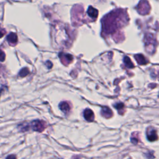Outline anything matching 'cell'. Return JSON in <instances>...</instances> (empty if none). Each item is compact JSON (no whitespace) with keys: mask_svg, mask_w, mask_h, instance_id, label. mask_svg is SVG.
<instances>
[{"mask_svg":"<svg viewBox=\"0 0 159 159\" xmlns=\"http://www.w3.org/2000/svg\"><path fill=\"white\" fill-rule=\"evenodd\" d=\"M31 125L32 129L38 132H43L46 127V124L44 121L40 120H36L32 121Z\"/></svg>","mask_w":159,"mask_h":159,"instance_id":"cell-1","label":"cell"},{"mask_svg":"<svg viewBox=\"0 0 159 159\" xmlns=\"http://www.w3.org/2000/svg\"><path fill=\"white\" fill-rule=\"evenodd\" d=\"M147 136L149 141H150L151 142L157 141L158 139L156 130L155 129H153L151 128H148L147 131Z\"/></svg>","mask_w":159,"mask_h":159,"instance_id":"cell-2","label":"cell"},{"mask_svg":"<svg viewBox=\"0 0 159 159\" xmlns=\"http://www.w3.org/2000/svg\"><path fill=\"white\" fill-rule=\"evenodd\" d=\"M6 39L10 45L15 46L17 43V36L15 32H11L9 33L6 37Z\"/></svg>","mask_w":159,"mask_h":159,"instance_id":"cell-3","label":"cell"},{"mask_svg":"<svg viewBox=\"0 0 159 159\" xmlns=\"http://www.w3.org/2000/svg\"><path fill=\"white\" fill-rule=\"evenodd\" d=\"M59 107L60 108V109H61V111L65 114L69 113L71 109L70 105V104L68 102H66V101H63L62 103H60Z\"/></svg>","mask_w":159,"mask_h":159,"instance_id":"cell-4","label":"cell"},{"mask_svg":"<svg viewBox=\"0 0 159 159\" xmlns=\"http://www.w3.org/2000/svg\"><path fill=\"white\" fill-rule=\"evenodd\" d=\"M84 118L88 121H93L94 120L95 116L93 112L90 109H86L84 111Z\"/></svg>","mask_w":159,"mask_h":159,"instance_id":"cell-5","label":"cell"},{"mask_svg":"<svg viewBox=\"0 0 159 159\" xmlns=\"http://www.w3.org/2000/svg\"><path fill=\"white\" fill-rule=\"evenodd\" d=\"M101 114L106 118H109L113 116V112L109 107L105 106L101 109Z\"/></svg>","mask_w":159,"mask_h":159,"instance_id":"cell-6","label":"cell"},{"mask_svg":"<svg viewBox=\"0 0 159 159\" xmlns=\"http://www.w3.org/2000/svg\"><path fill=\"white\" fill-rule=\"evenodd\" d=\"M135 58L136 59L138 63L140 65H146L148 63L147 59L142 54H137L135 55Z\"/></svg>","mask_w":159,"mask_h":159,"instance_id":"cell-7","label":"cell"},{"mask_svg":"<svg viewBox=\"0 0 159 159\" xmlns=\"http://www.w3.org/2000/svg\"><path fill=\"white\" fill-rule=\"evenodd\" d=\"M59 57H60V58H61V60L65 59L64 60L65 62H63V63H65V64H68L69 63H70L73 60V57L70 54H63V55L59 54Z\"/></svg>","mask_w":159,"mask_h":159,"instance_id":"cell-8","label":"cell"},{"mask_svg":"<svg viewBox=\"0 0 159 159\" xmlns=\"http://www.w3.org/2000/svg\"><path fill=\"white\" fill-rule=\"evenodd\" d=\"M88 14L91 17L96 18L97 16H98V11L96 10V9H94L92 7H90L88 9Z\"/></svg>","mask_w":159,"mask_h":159,"instance_id":"cell-9","label":"cell"},{"mask_svg":"<svg viewBox=\"0 0 159 159\" xmlns=\"http://www.w3.org/2000/svg\"><path fill=\"white\" fill-rule=\"evenodd\" d=\"M124 62L125 63V65L128 68H134V65L132 63V62H131V60L128 57H125L124 59Z\"/></svg>","mask_w":159,"mask_h":159,"instance_id":"cell-10","label":"cell"},{"mask_svg":"<svg viewBox=\"0 0 159 159\" xmlns=\"http://www.w3.org/2000/svg\"><path fill=\"white\" fill-rule=\"evenodd\" d=\"M29 73V70L27 68H23L21 70V71L19 73V75L21 77H24L27 76L28 74Z\"/></svg>","mask_w":159,"mask_h":159,"instance_id":"cell-11","label":"cell"},{"mask_svg":"<svg viewBox=\"0 0 159 159\" xmlns=\"http://www.w3.org/2000/svg\"><path fill=\"white\" fill-rule=\"evenodd\" d=\"M29 126L28 124H21L19 125V129L21 132H25L29 130Z\"/></svg>","mask_w":159,"mask_h":159,"instance_id":"cell-12","label":"cell"},{"mask_svg":"<svg viewBox=\"0 0 159 159\" xmlns=\"http://www.w3.org/2000/svg\"><path fill=\"white\" fill-rule=\"evenodd\" d=\"M114 106H115L116 108L118 109V111L123 109L124 107V104L122 103H117L115 105H114Z\"/></svg>","mask_w":159,"mask_h":159,"instance_id":"cell-13","label":"cell"},{"mask_svg":"<svg viewBox=\"0 0 159 159\" xmlns=\"http://www.w3.org/2000/svg\"><path fill=\"white\" fill-rule=\"evenodd\" d=\"M6 59V55L3 50H0V62H4Z\"/></svg>","mask_w":159,"mask_h":159,"instance_id":"cell-14","label":"cell"},{"mask_svg":"<svg viewBox=\"0 0 159 159\" xmlns=\"http://www.w3.org/2000/svg\"><path fill=\"white\" fill-rule=\"evenodd\" d=\"M6 33V32L5 29H2V28L0 27V38L3 37L4 35H5Z\"/></svg>","mask_w":159,"mask_h":159,"instance_id":"cell-15","label":"cell"},{"mask_svg":"<svg viewBox=\"0 0 159 159\" xmlns=\"http://www.w3.org/2000/svg\"><path fill=\"white\" fill-rule=\"evenodd\" d=\"M9 157H14V158H16V157H15V156H9V157H8V158H9Z\"/></svg>","mask_w":159,"mask_h":159,"instance_id":"cell-16","label":"cell"}]
</instances>
